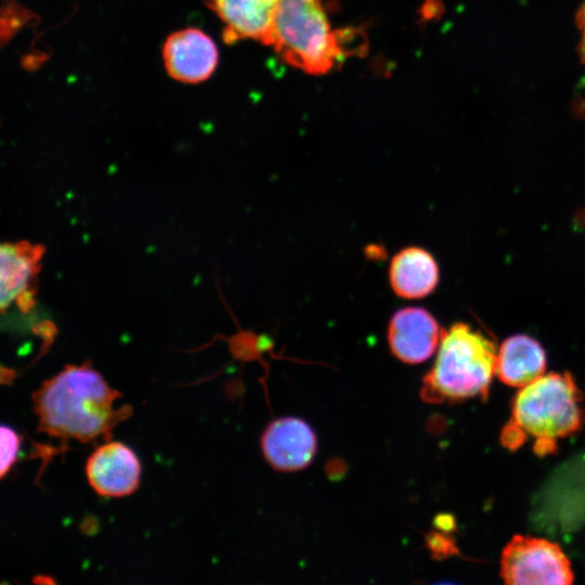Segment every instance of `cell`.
I'll return each instance as SVG.
<instances>
[{
  "label": "cell",
  "instance_id": "6da1fadb",
  "mask_svg": "<svg viewBox=\"0 0 585 585\" xmlns=\"http://www.w3.org/2000/svg\"><path fill=\"white\" fill-rule=\"evenodd\" d=\"M120 393L89 364L70 365L34 393L39 429L54 438L88 442L105 435L130 414L114 408Z\"/></svg>",
  "mask_w": 585,
  "mask_h": 585
},
{
  "label": "cell",
  "instance_id": "7a4b0ae2",
  "mask_svg": "<svg viewBox=\"0 0 585 585\" xmlns=\"http://www.w3.org/2000/svg\"><path fill=\"white\" fill-rule=\"evenodd\" d=\"M581 400L582 393L569 373L541 376L516 395L511 419L502 430V444L514 451L531 437L537 455L555 453L557 441L581 427Z\"/></svg>",
  "mask_w": 585,
  "mask_h": 585
},
{
  "label": "cell",
  "instance_id": "3957f363",
  "mask_svg": "<svg viewBox=\"0 0 585 585\" xmlns=\"http://www.w3.org/2000/svg\"><path fill=\"white\" fill-rule=\"evenodd\" d=\"M495 342L466 323L443 330L432 368L424 376L420 395L427 403L484 399L496 374Z\"/></svg>",
  "mask_w": 585,
  "mask_h": 585
},
{
  "label": "cell",
  "instance_id": "277c9868",
  "mask_svg": "<svg viewBox=\"0 0 585 585\" xmlns=\"http://www.w3.org/2000/svg\"><path fill=\"white\" fill-rule=\"evenodd\" d=\"M347 32L332 28L322 0H280L271 48L288 65L327 74L349 54Z\"/></svg>",
  "mask_w": 585,
  "mask_h": 585
},
{
  "label": "cell",
  "instance_id": "5b68a950",
  "mask_svg": "<svg viewBox=\"0 0 585 585\" xmlns=\"http://www.w3.org/2000/svg\"><path fill=\"white\" fill-rule=\"evenodd\" d=\"M500 576L510 585H569L574 580L570 560L556 543L515 535L504 547Z\"/></svg>",
  "mask_w": 585,
  "mask_h": 585
},
{
  "label": "cell",
  "instance_id": "8992f818",
  "mask_svg": "<svg viewBox=\"0 0 585 585\" xmlns=\"http://www.w3.org/2000/svg\"><path fill=\"white\" fill-rule=\"evenodd\" d=\"M261 451L273 469L281 472L299 471L313 461L317 438L306 420L295 416L280 417L263 431Z\"/></svg>",
  "mask_w": 585,
  "mask_h": 585
},
{
  "label": "cell",
  "instance_id": "52a82bcc",
  "mask_svg": "<svg viewBox=\"0 0 585 585\" xmlns=\"http://www.w3.org/2000/svg\"><path fill=\"white\" fill-rule=\"evenodd\" d=\"M442 333L428 310L405 307L392 314L387 328V341L392 355L399 361L419 364L437 351Z\"/></svg>",
  "mask_w": 585,
  "mask_h": 585
},
{
  "label": "cell",
  "instance_id": "ba28073f",
  "mask_svg": "<svg viewBox=\"0 0 585 585\" xmlns=\"http://www.w3.org/2000/svg\"><path fill=\"white\" fill-rule=\"evenodd\" d=\"M86 476L99 495L127 496L139 487L141 463L128 445L112 441L91 453L86 463Z\"/></svg>",
  "mask_w": 585,
  "mask_h": 585
},
{
  "label": "cell",
  "instance_id": "9c48e42d",
  "mask_svg": "<svg viewBox=\"0 0 585 585\" xmlns=\"http://www.w3.org/2000/svg\"><path fill=\"white\" fill-rule=\"evenodd\" d=\"M162 58L173 79L198 83L208 79L218 64V50L212 39L197 28L171 34L165 41Z\"/></svg>",
  "mask_w": 585,
  "mask_h": 585
},
{
  "label": "cell",
  "instance_id": "30bf717a",
  "mask_svg": "<svg viewBox=\"0 0 585 585\" xmlns=\"http://www.w3.org/2000/svg\"><path fill=\"white\" fill-rule=\"evenodd\" d=\"M280 0H206L224 24L226 42L252 39L271 47Z\"/></svg>",
  "mask_w": 585,
  "mask_h": 585
},
{
  "label": "cell",
  "instance_id": "8fae6325",
  "mask_svg": "<svg viewBox=\"0 0 585 585\" xmlns=\"http://www.w3.org/2000/svg\"><path fill=\"white\" fill-rule=\"evenodd\" d=\"M389 283L403 299H420L430 295L439 283V266L432 255L418 246L402 248L391 259Z\"/></svg>",
  "mask_w": 585,
  "mask_h": 585
},
{
  "label": "cell",
  "instance_id": "7c38bea8",
  "mask_svg": "<svg viewBox=\"0 0 585 585\" xmlns=\"http://www.w3.org/2000/svg\"><path fill=\"white\" fill-rule=\"evenodd\" d=\"M545 369V350L530 336H510L497 351L496 375L505 385L523 388L543 376Z\"/></svg>",
  "mask_w": 585,
  "mask_h": 585
},
{
  "label": "cell",
  "instance_id": "4fadbf2b",
  "mask_svg": "<svg viewBox=\"0 0 585 585\" xmlns=\"http://www.w3.org/2000/svg\"><path fill=\"white\" fill-rule=\"evenodd\" d=\"M35 248L3 244L0 248V304L2 310L23 300L29 290L37 264Z\"/></svg>",
  "mask_w": 585,
  "mask_h": 585
},
{
  "label": "cell",
  "instance_id": "5bb4252c",
  "mask_svg": "<svg viewBox=\"0 0 585 585\" xmlns=\"http://www.w3.org/2000/svg\"><path fill=\"white\" fill-rule=\"evenodd\" d=\"M1 438V477H4L15 464L21 446V437L9 426L2 425L0 429Z\"/></svg>",
  "mask_w": 585,
  "mask_h": 585
},
{
  "label": "cell",
  "instance_id": "9a60e30c",
  "mask_svg": "<svg viewBox=\"0 0 585 585\" xmlns=\"http://www.w3.org/2000/svg\"><path fill=\"white\" fill-rule=\"evenodd\" d=\"M576 26L580 32L578 54L581 61L585 64V3L576 14Z\"/></svg>",
  "mask_w": 585,
  "mask_h": 585
}]
</instances>
